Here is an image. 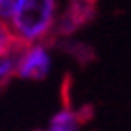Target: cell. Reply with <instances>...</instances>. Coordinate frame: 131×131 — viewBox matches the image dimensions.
Wrapping results in <instances>:
<instances>
[{"label":"cell","instance_id":"obj_5","mask_svg":"<svg viewBox=\"0 0 131 131\" xmlns=\"http://www.w3.org/2000/svg\"><path fill=\"white\" fill-rule=\"evenodd\" d=\"M20 4H22V0H0V22L12 24Z\"/></svg>","mask_w":131,"mask_h":131},{"label":"cell","instance_id":"obj_6","mask_svg":"<svg viewBox=\"0 0 131 131\" xmlns=\"http://www.w3.org/2000/svg\"><path fill=\"white\" fill-rule=\"evenodd\" d=\"M16 63L18 61L14 59V57H6V59H2L0 61V82H4V80H8V78L16 72Z\"/></svg>","mask_w":131,"mask_h":131},{"label":"cell","instance_id":"obj_4","mask_svg":"<svg viewBox=\"0 0 131 131\" xmlns=\"http://www.w3.org/2000/svg\"><path fill=\"white\" fill-rule=\"evenodd\" d=\"M88 115H90V110H72L71 102H69V106L65 102V108L59 114H55V117L51 119L49 131H80L84 121L88 119Z\"/></svg>","mask_w":131,"mask_h":131},{"label":"cell","instance_id":"obj_3","mask_svg":"<svg viewBox=\"0 0 131 131\" xmlns=\"http://www.w3.org/2000/svg\"><path fill=\"white\" fill-rule=\"evenodd\" d=\"M96 2L98 0H71V6L67 8V12L63 14V18L57 24V31L72 33V31H77L78 27H82L94 16Z\"/></svg>","mask_w":131,"mask_h":131},{"label":"cell","instance_id":"obj_2","mask_svg":"<svg viewBox=\"0 0 131 131\" xmlns=\"http://www.w3.org/2000/svg\"><path fill=\"white\" fill-rule=\"evenodd\" d=\"M51 59L49 53L41 43L29 45V49L20 53V59L16 63V77L26 80H43L49 72Z\"/></svg>","mask_w":131,"mask_h":131},{"label":"cell","instance_id":"obj_1","mask_svg":"<svg viewBox=\"0 0 131 131\" xmlns=\"http://www.w3.org/2000/svg\"><path fill=\"white\" fill-rule=\"evenodd\" d=\"M57 0H22L12 20V31L22 43H39L55 26Z\"/></svg>","mask_w":131,"mask_h":131}]
</instances>
